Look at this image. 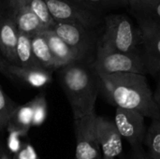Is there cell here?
Masks as SVG:
<instances>
[{
  "label": "cell",
  "mask_w": 160,
  "mask_h": 159,
  "mask_svg": "<svg viewBox=\"0 0 160 159\" xmlns=\"http://www.w3.org/2000/svg\"><path fill=\"white\" fill-rule=\"evenodd\" d=\"M133 14L150 18L160 24V0H128Z\"/></svg>",
  "instance_id": "ac0fdd59"
},
{
  "label": "cell",
  "mask_w": 160,
  "mask_h": 159,
  "mask_svg": "<svg viewBox=\"0 0 160 159\" xmlns=\"http://www.w3.org/2000/svg\"><path fill=\"white\" fill-rule=\"evenodd\" d=\"M32 105V126L39 127L46 120L47 116V102L44 95L40 94L31 100Z\"/></svg>",
  "instance_id": "7402d4cb"
},
{
  "label": "cell",
  "mask_w": 160,
  "mask_h": 159,
  "mask_svg": "<svg viewBox=\"0 0 160 159\" xmlns=\"http://www.w3.org/2000/svg\"><path fill=\"white\" fill-rule=\"evenodd\" d=\"M142 35V52L146 72L152 76L160 73V24L148 17L134 14Z\"/></svg>",
  "instance_id": "52a82bcc"
},
{
  "label": "cell",
  "mask_w": 160,
  "mask_h": 159,
  "mask_svg": "<svg viewBox=\"0 0 160 159\" xmlns=\"http://www.w3.org/2000/svg\"><path fill=\"white\" fill-rule=\"evenodd\" d=\"M143 144L147 147L151 159H160V120L153 119L146 130Z\"/></svg>",
  "instance_id": "d6986e66"
},
{
  "label": "cell",
  "mask_w": 160,
  "mask_h": 159,
  "mask_svg": "<svg viewBox=\"0 0 160 159\" xmlns=\"http://www.w3.org/2000/svg\"><path fill=\"white\" fill-rule=\"evenodd\" d=\"M43 33L58 68L75 61H82L79 54L55 33L52 27L45 29Z\"/></svg>",
  "instance_id": "4fadbf2b"
},
{
  "label": "cell",
  "mask_w": 160,
  "mask_h": 159,
  "mask_svg": "<svg viewBox=\"0 0 160 159\" xmlns=\"http://www.w3.org/2000/svg\"><path fill=\"white\" fill-rule=\"evenodd\" d=\"M1 159H8V158H6V157H3V158H1Z\"/></svg>",
  "instance_id": "f1b7e54d"
},
{
  "label": "cell",
  "mask_w": 160,
  "mask_h": 159,
  "mask_svg": "<svg viewBox=\"0 0 160 159\" xmlns=\"http://www.w3.org/2000/svg\"><path fill=\"white\" fill-rule=\"evenodd\" d=\"M85 5L100 11L114 9L122 7H128V0H79Z\"/></svg>",
  "instance_id": "603a6c76"
},
{
  "label": "cell",
  "mask_w": 160,
  "mask_h": 159,
  "mask_svg": "<svg viewBox=\"0 0 160 159\" xmlns=\"http://www.w3.org/2000/svg\"><path fill=\"white\" fill-rule=\"evenodd\" d=\"M98 76L100 93L110 104L136 111L152 120H160V107L145 74L120 72Z\"/></svg>",
  "instance_id": "6da1fadb"
},
{
  "label": "cell",
  "mask_w": 160,
  "mask_h": 159,
  "mask_svg": "<svg viewBox=\"0 0 160 159\" xmlns=\"http://www.w3.org/2000/svg\"><path fill=\"white\" fill-rule=\"evenodd\" d=\"M27 7H29L34 13H36L38 18L47 25L52 27L55 23V21L52 17L47 3L45 0H18Z\"/></svg>",
  "instance_id": "ffe728a7"
},
{
  "label": "cell",
  "mask_w": 160,
  "mask_h": 159,
  "mask_svg": "<svg viewBox=\"0 0 160 159\" xmlns=\"http://www.w3.org/2000/svg\"><path fill=\"white\" fill-rule=\"evenodd\" d=\"M145 117L133 110H128L116 107L114 115V124L123 140L127 141L131 147L143 144L146 126Z\"/></svg>",
  "instance_id": "9c48e42d"
},
{
  "label": "cell",
  "mask_w": 160,
  "mask_h": 159,
  "mask_svg": "<svg viewBox=\"0 0 160 159\" xmlns=\"http://www.w3.org/2000/svg\"><path fill=\"white\" fill-rule=\"evenodd\" d=\"M18 106L19 105L12 101L0 87V131L8 127Z\"/></svg>",
  "instance_id": "44dd1931"
},
{
  "label": "cell",
  "mask_w": 160,
  "mask_h": 159,
  "mask_svg": "<svg viewBox=\"0 0 160 159\" xmlns=\"http://www.w3.org/2000/svg\"><path fill=\"white\" fill-rule=\"evenodd\" d=\"M18 34L19 31L10 16L0 22V52L7 62L14 65H17Z\"/></svg>",
  "instance_id": "5bb4252c"
},
{
  "label": "cell",
  "mask_w": 160,
  "mask_h": 159,
  "mask_svg": "<svg viewBox=\"0 0 160 159\" xmlns=\"http://www.w3.org/2000/svg\"><path fill=\"white\" fill-rule=\"evenodd\" d=\"M55 22H74L98 29L103 22V13L79 0H45Z\"/></svg>",
  "instance_id": "8992f818"
},
{
  "label": "cell",
  "mask_w": 160,
  "mask_h": 159,
  "mask_svg": "<svg viewBox=\"0 0 160 159\" xmlns=\"http://www.w3.org/2000/svg\"><path fill=\"white\" fill-rule=\"evenodd\" d=\"M17 65L25 67H42L37 62L32 50L31 37L27 34L19 32L16 47Z\"/></svg>",
  "instance_id": "2e32d148"
},
{
  "label": "cell",
  "mask_w": 160,
  "mask_h": 159,
  "mask_svg": "<svg viewBox=\"0 0 160 159\" xmlns=\"http://www.w3.org/2000/svg\"><path fill=\"white\" fill-rule=\"evenodd\" d=\"M60 85L69 102L73 118L95 112L100 80L91 63L75 61L58 68Z\"/></svg>",
  "instance_id": "7a4b0ae2"
},
{
  "label": "cell",
  "mask_w": 160,
  "mask_h": 159,
  "mask_svg": "<svg viewBox=\"0 0 160 159\" xmlns=\"http://www.w3.org/2000/svg\"><path fill=\"white\" fill-rule=\"evenodd\" d=\"M96 112L74 119L76 137L75 159H102L96 135Z\"/></svg>",
  "instance_id": "ba28073f"
},
{
  "label": "cell",
  "mask_w": 160,
  "mask_h": 159,
  "mask_svg": "<svg viewBox=\"0 0 160 159\" xmlns=\"http://www.w3.org/2000/svg\"><path fill=\"white\" fill-rule=\"evenodd\" d=\"M103 33L99 39L126 52H142V35L138 25L126 14H107L103 18Z\"/></svg>",
  "instance_id": "277c9868"
},
{
  "label": "cell",
  "mask_w": 160,
  "mask_h": 159,
  "mask_svg": "<svg viewBox=\"0 0 160 159\" xmlns=\"http://www.w3.org/2000/svg\"><path fill=\"white\" fill-rule=\"evenodd\" d=\"M128 159H151L148 154L144 151L142 148V145L131 147V152L129 154V157Z\"/></svg>",
  "instance_id": "cb8c5ba5"
},
{
  "label": "cell",
  "mask_w": 160,
  "mask_h": 159,
  "mask_svg": "<svg viewBox=\"0 0 160 159\" xmlns=\"http://www.w3.org/2000/svg\"><path fill=\"white\" fill-rule=\"evenodd\" d=\"M10 17L14 21L19 32L30 37L51 27L44 23L29 7L18 0H10Z\"/></svg>",
  "instance_id": "8fae6325"
},
{
  "label": "cell",
  "mask_w": 160,
  "mask_h": 159,
  "mask_svg": "<svg viewBox=\"0 0 160 159\" xmlns=\"http://www.w3.org/2000/svg\"><path fill=\"white\" fill-rule=\"evenodd\" d=\"M33 54L40 67L52 71L58 69L43 31L31 36Z\"/></svg>",
  "instance_id": "9a60e30c"
},
{
  "label": "cell",
  "mask_w": 160,
  "mask_h": 159,
  "mask_svg": "<svg viewBox=\"0 0 160 159\" xmlns=\"http://www.w3.org/2000/svg\"><path fill=\"white\" fill-rule=\"evenodd\" d=\"M158 75H159L158 76V85H157L156 91L154 93V97H155L156 102L158 103V105L160 107V73Z\"/></svg>",
  "instance_id": "484cf974"
},
{
  "label": "cell",
  "mask_w": 160,
  "mask_h": 159,
  "mask_svg": "<svg viewBox=\"0 0 160 159\" xmlns=\"http://www.w3.org/2000/svg\"><path fill=\"white\" fill-rule=\"evenodd\" d=\"M52 29L79 54L82 61L93 63L100 37L98 29L74 22H55Z\"/></svg>",
  "instance_id": "5b68a950"
},
{
  "label": "cell",
  "mask_w": 160,
  "mask_h": 159,
  "mask_svg": "<svg viewBox=\"0 0 160 159\" xmlns=\"http://www.w3.org/2000/svg\"><path fill=\"white\" fill-rule=\"evenodd\" d=\"M6 63H7V61L5 60V58L2 56V54L0 52V72L3 71V69H4L5 66H6Z\"/></svg>",
  "instance_id": "4316f807"
},
{
  "label": "cell",
  "mask_w": 160,
  "mask_h": 159,
  "mask_svg": "<svg viewBox=\"0 0 160 159\" xmlns=\"http://www.w3.org/2000/svg\"><path fill=\"white\" fill-rule=\"evenodd\" d=\"M92 67L98 75L120 72H133L145 75L147 73L142 52H122L100 39L98 40Z\"/></svg>",
  "instance_id": "3957f363"
},
{
  "label": "cell",
  "mask_w": 160,
  "mask_h": 159,
  "mask_svg": "<svg viewBox=\"0 0 160 159\" xmlns=\"http://www.w3.org/2000/svg\"><path fill=\"white\" fill-rule=\"evenodd\" d=\"M32 116L31 101L22 106L19 105L8 125V129L14 133L25 134L32 127Z\"/></svg>",
  "instance_id": "e0dca14e"
},
{
  "label": "cell",
  "mask_w": 160,
  "mask_h": 159,
  "mask_svg": "<svg viewBox=\"0 0 160 159\" xmlns=\"http://www.w3.org/2000/svg\"><path fill=\"white\" fill-rule=\"evenodd\" d=\"M2 73L8 77H13L22 81L36 88L48 84L51 81L52 75V71L43 67H25L10 64L8 62L6 63Z\"/></svg>",
  "instance_id": "7c38bea8"
},
{
  "label": "cell",
  "mask_w": 160,
  "mask_h": 159,
  "mask_svg": "<svg viewBox=\"0 0 160 159\" xmlns=\"http://www.w3.org/2000/svg\"><path fill=\"white\" fill-rule=\"evenodd\" d=\"M102 159H112V158H107V157H102Z\"/></svg>",
  "instance_id": "83f0119b"
},
{
  "label": "cell",
  "mask_w": 160,
  "mask_h": 159,
  "mask_svg": "<svg viewBox=\"0 0 160 159\" xmlns=\"http://www.w3.org/2000/svg\"><path fill=\"white\" fill-rule=\"evenodd\" d=\"M96 135L103 157L117 159L122 156L123 139L113 121L97 115Z\"/></svg>",
  "instance_id": "30bf717a"
},
{
  "label": "cell",
  "mask_w": 160,
  "mask_h": 159,
  "mask_svg": "<svg viewBox=\"0 0 160 159\" xmlns=\"http://www.w3.org/2000/svg\"><path fill=\"white\" fill-rule=\"evenodd\" d=\"M10 16V0H0V22Z\"/></svg>",
  "instance_id": "d4e9b609"
}]
</instances>
